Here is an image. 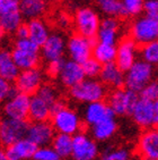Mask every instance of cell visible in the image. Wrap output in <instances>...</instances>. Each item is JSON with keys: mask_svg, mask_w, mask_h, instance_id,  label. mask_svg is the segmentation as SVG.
<instances>
[{"mask_svg": "<svg viewBox=\"0 0 158 160\" xmlns=\"http://www.w3.org/2000/svg\"><path fill=\"white\" fill-rule=\"evenodd\" d=\"M51 125L55 133L73 136L81 132L84 122L81 116L73 108L59 99L51 107Z\"/></svg>", "mask_w": 158, "mask_h": 160, "instance_id": "cell-1", "label": "cell"}, {"mask_svg": "<svg viewBox=\"0 0 158 160\" xmlns=\"http://www.w3.org/2000/svg\"><path fill=\"white\" fill-rule=\"evenodd\" d=\"M69 97L78 103H91L100 101L107 97V88L98 78L85 77L69 89Z\"/></svg>", "mask_w": 158, "mask_h": 160, "instance_id": "cell-2", "label": "cell"}, {"mask_svg": "<svg viewBox=\"0 0 158 160\" xmlns=\"http://www.w3.org/2000/svg\"><path fill=\"white\" fill-rule=\"evenodd\" d=\"M10 51L12 59L19 71L39 67V64L41 62L40 47L32 42L30 39H21V40L16 39L14 48Z\"/></svg>", "mask_w": 158, "mask_h": 160, "instance_id": "cell-3", "label": "cell"}, {"mask_svg": "<svg viewBox=\"0 0 158 160\" xmlns=\"http://www.w3.org/2000/svg\"><path fill=\"white\" fill-rule=\"evenodd\" d=\"M129 37L138 46H143L147 43L157 41L158 18H152L146 15L136 17L129 28Z\"/></svg>", "mask_w": 158, "mask_h": 160, "instance_id": "cell-4", "label": "cell"}, {"mask_svg": "<svg viewBox=\"0 0 158 160\" xmlns=\"http://www.w3.org/2000/svg\"><path fill=\"white\" fill-rule=\"evenodd\" d=\"M155 77V66L137 59L134 64L124 72V86L127 89L139 93L143 86L151 82Z\"/></svg>", "mask_w": 158, "mask_h": 160, "instance_id": "cell-5", "label": "cell"}, {"mask_svg": "<svg viewBox=\"0 0 158 160\" xmlns=\"http://www.w3.org/2000/svg\"><path fill=\"white\" fill-rule=\"evenodd\" d=\"M72 23L78 34L89 39H95L100 24V16L93 7L82 6L76 10Z\"/></svg>", "mask_w": 158, "mask_h": 160, "instance_id": "cell-6", "label": "cell"}, {"mask_svg": "<svg viewBox=\"0 0 158 160\" xmlns=\"http://www.w3.org/2000/svg\"><path fill=\"white\" fill-rule=\"evenodd\" d=\"M130 115L136 125L141 128H155L158 124V101L139 98Z\"/></svg>", "mask_w": 158, "mask_h": 160, "instance_id": "cell-7", "label": "cell"}, {"mask_svg": "<svg viewBox=\"0 0 158 160\" xmlns=\"http://www.w3.org/2000/svg\"><path fill=\"white\" fill-rule=\"evenodd\" d=\"M70 157L72 160H96L100 157L98 143L87 133H77L72 136Z\"/></svg>", "mask_w": 158, "mask_h": 160, "instance_id": "cell-8", "label": "cell"}, {"mask_svg": "<svg viewBox=\"0 0 158 160\" xmlns=\"http://www.w3.org/2000/svg\"><path fill=\"white\" fill-rule=\"evenodd\" d=\"M138 99L139 96L137 92L127 88H120L109 93L107 97V103L115 116H127L130 115Z\"/></svg>", "mask_w": 158, "mask_h": 160, "instance_id": "cell-9", "label": "cell"}, {"mask_svg": "<svg viewBox=\"0 0 158 160\" xmlns=\"http://www.w3.org/2000/svg\"><path fill=\"white\" fill-rule=\"evenodd\" d=\"M45 80L44 72L39 67L30 68L25 71H19L18 75L15 78V90L21 93L33 96L37 92Z\"/></svg>", "mask_w": 158, "mask_h": 160, "instance_id": "cell-10", "label": "cell"}, {"mask_svg": "<svg viewBox=\"0 0 158 160\" xmlns=\"http://www.w3.org/2000/svg\"><path fill=\"white\" fill-rule=\"evenodd\" d=\"M30 99V96L21 93L15 90L12 96L1 105L2 117L19 120H27Z\"/></svg>", "mask_w": 158, "mask_h": 160, "instance_id": "cell-11", "label": "cell"}, {"mask_svg": "<svg viewBox=\"0 0 158 160\" xmlns=\"http://www.w3.org/2000/svg\"><path fill=\"white\" fill-rule=\"evenodd\" d=\"M94 44V39L75 33L68 39L66 43V51L69 56V59L81 65L91 57Z\"/></svg>", "mask_w": 158, "mask_h": 160, "instance_id": "cell-12", "label": "cell"}, {"mask_svg": "<svg viewBox=\"0 0 158 160\" xmlns=\"http://www.w3.org/2000/svg\"><path fill=\"white\" fill-rule=\"evenodd\" d=\"M27 120L2 117L0 119V142L7 147L24 139L27 132Z\"/></svg>", "mask_w": 158, "mask_h": 160, "instance_id": "cell-13", "label": "cell"}, {"mask_svg": "<svg viewBox=\"0 0 158 160\" xmlns=\"http://www.w3.org/2000/svg\"><path fill=\"white\" fill-rule=\"evenodd\" d=\"M138 56H139V46L130 37H124L120 39V41L116 44L114 62L121 71H128L138 59Z\"/></svg>", "mask_w": 158, "mask_h": 160, "instance_id": "cell-14", "label": "cell"}, {"mask_svg": "<svg viewBox=\"0 0 158 160\" xmlns=\"http://www.w3.org/2000/svg\"><path fill=\"white\" fill-rule=\"evenodd\" d=\"M23 24L18 1L0 0V25L5 33H14L19 25Z\"/></svg>", "mask_w": 158, "mask_h": 160, "instance_id": "cell-15", "label": "cell"}, {"mask_svg": "<svg viewBox=\"0 0 158 160\" xmlns=\"http://www.w3.org/2000/svg\"><path fill=\"white\" fill-rule=\"evenodd\" d=\"M67 41L60 33H50L46 41L40 47V55L46 62L62 60L66 53Z\"/></svg>", "mask_w": 158, "mask_h": 160, "instance_id": "cell-16", "label": "cell"}, {"mask_svg": "<svg viewBox=\"0 0 158 160\" xmlns=\"http://www.w3.org/2000/svg\"><path fill=\"white\" fill-rule=\"evenodd\" d=\"M55 135V131L52 127L51 123L48 122H32L28 123L26 139L30 140L34 145L45 147L51 144L52 140Z\"/></svg>", "mask_w": 158, "mask_h": 160, "instance_id": "cell-17", "label": "cell"}, {"mask_svg": "<svg viewBox=\"0 0 158 160\" xmlns=\"http://www.w3.org/2000/svg\"><path fill=\"white\" fill-rule=\"evenodd\" d=\"M114 117H115V115L113 114V111L109 108V103L106 101H104V100L91 102V103L85 105L81 116L82 122L86 125H88V126L100 123L102 120Z\"/></svg>", "mask_w": 158, "mask_h": 160, "instance_id": "cell-18", "label": "cell"}, {"mask_svg": "<svg viewBox=\"0 0 158 160\" xmlns=\"http://www.w3.org/2000/svg\"><path fill=\"white\" fill-rule=\"evenodd\" d=\"M121 37V23L118 18L115 17H104L100 19V24L98 28L97 42L109 44V46H116L120 41Z\"/></svg>", "mask_w": 158, "mask_h": 160, "instance_id": "cell-19", "label": "cell"}, {"mask_svg": "<svg viewBox=\"0 0 158 160\" xmlns=\"http://www.w3.org/2000/svg\"><path fill=\"white\" fill-rule=\"evenodd\" d=\"M138 153L141 160H158V131L145 129L138 140Z\"/></svg>", "mask_w": 158, "mask_h": 160, "instance_id": "cell-20", "label": "cell"}, {"mask_svg": "<svg viewBox=\"0 0 158 160\" xmlns=\"http://www.w3.org/2000/svg\"><path fill=\"white\" fill-rule=\"evenodd\" d=\"M84 78H85V74H84L81 65L72 62L71 59L62 60L60 72L58 75V80L61 85L67 89H70Z\"/></svg>", "mask_w": 158, "mask_h": 160, "instance_id": "cell-21", "label": "cell"}, {"mask_svg": "<svg viewBox=\"0 0 158 160\" xmlns=\"http://www.w3.org/2000/svg\"><path fill=\"white\" fill-rule=\"evenodd\" d=\"M98 77L106 88L115 90L124 86V72L121 71L115 62L103 65Z\"/></svg>", "mask_w": 158, "mask_h": 160, "instance_id": "cell-22", "label": "cell"}, {"mask_svg": "<svg viewBox=\"0 0 158 160\" xmlns=\"http://www.w3.org/2000/svg\"><path fill=\"white\" fill-rule=\"evenodd\" d=\"M36 148V145H34L30 140L24 138L14 142L12 144L7 145L5 152L8 160H30L33 158Z\"/></svg>", "mask_w": 158, "mask_h": 160, "instance_id": "cell-23", "label": "cell"}, {"mask_svg": "<svg viewBox=\"0 0 158 160\" xmlns=\"http://www.w3.org/2000/svg\"><path fill=\"white\" fill-rule=\"evenodd\" d=\"M118 132V122L115 117L102 120L89 126V135L97 142H107L114 138Z\"/></svg>", "mask_w": 158, "mask_h": 160, "instance_id": "cell-24", "label": "cell"}, {"mask_svg": "<svg viewBox=\"0 0 158 160\" xmlns=\"http://www.w3.org/2000/svg\"><path fill=\"white\" fill-rule=\"evenodd\" d=\"M18 7L23 19L42 18L48 12V3L42 0H19Z\"/></svg>", "mask_w": 158, "mask_h": 160, "instance_id": "cell-25", "label": "cell"}, {"mask_svg": "<svg viewBox=\"0 0 158 160\" xmlns=\"http://www.w3.org/2000/svg\"><path fill=\"white\" fill-rule=\"evenodd\" d=\"M51 117V106L36 94L30 96L28 118L32 122H48Z\"/></svg>", "mask_w": 158, "mask_h": 160, "instance_id": "cell-26", "label": "cell"}, {"mask_svg": "<svg viewBox=\"0 0 158 160\" xmlns=\"http://www.w3.org/2000/svg\"><path fill=\"white\" fill-rule=\"evenodd\" d=\"M26 25L28 30V39L39 47H41L45 42L51 33L48 23L42 18L30 19Z\"/></svg>", "mask_w": 158, "mask_h": 160, "instance_id": "cell-27", "label": "cell"}, {"mask_svg": "<svg viewBox=\"0 0 158 160\" xmlns=\"http://www.w3.org/2000/svg\"><path fill=\"white\" fill-rule=\"evenodd\" d=\"M18 73L19 69L12 59V51L7 48H1L0 49V77L8 82H14Z\"/></svg>", "mask_w": 158, "mask_h": 160, "instance_id": "cell-28", "label": "cell"}, {"mask_svg": "<svg viewBox=\"0 0 158 160\" xmlns=\"http://www.w3.org/2000/svg\"><path fill=\"white\" fill-rule=\"evenodd\" d=\"M116 53V46H109V44H104V43L95 42L93 47V52L91 57L95 58L98 62L102 65L114 62Z\"/></svg>", "mask_w": 158, "mask_h": 160, "instance_id": "cell-29", "label": "cell"}, {"mask_svg": "<svg viewBox=\"0 0 158 160\" xmlns=\"http://www.w3.org/2000/svg\"><path fill=\"white\" fill-rule=\"evenodd\" d=\"M51 147L59 154L61 159L69 158L71 154V148H72V136L55 133L54 138L51 142Z\"/></svg>", "mask_w": 158, "mask_h": 160, "instance_id": "cell-30", "label": "cell"}, {"mask_svg": "<svg viewBox=\"0 0 158 160\" xmlns=\"http://www.w3.org/2000/svg\"><path fill=\"white\" fill-rule=\"evenodd\" d=\"M95 3L105 17H123L121 0H95Z\"/></svg>", "mask_w": 158, "mask_h": 160, "instance_id": "cell-31", "label": "cell"}, {"mask_svg": "<svg viewBox=\"0 0 158 160\" xmlns=\"http://www.w3.org/2000/svg\"><path fill=\"white\" fill-rule=\"evenodd\" d=\"M100 160H131L132 152L127 147H105L100 151Z\"/></svg>", "mask_w": 158, "mask_h": 160, "instance_id": "cell-32", "label": "cell"}, {"mask_svg": "<svg viewBox=\"0 0 158 160\" xmlns=\"http://www.w3.org/2000/svg\"><path fill=\"white\" fill-rule=\"evenodd\" d=\"M140 59L148 64L155 66L158 62V41L147 43L139 49Z\"/></svg>", "mask_w": 158, "mask_h": 160, "instance_id": "cell-33", "label": "cell"}, {"mask_svg": "<svg viewBox=\"0 0 158 160\" xmlns=\"http://www.w3.org/2000/svg\"><path fill=\"white\" fill-rule=\"evenodd\" d=\"M35 94H36V96H39L41 99H43L44 101L48 102L51 107H52V105H53V103H55V102L60 99V97H59L58 89H57L53 84L45 83V82L41 85V88L37 90V92L35 93Z\"/></svg>", "mask_w": 158, "mask_h": 160, "instance_id": "cell-34", "label": "cell"}, {"mask_svg": "<svg viewBox=\"0 0 158 160\" xmlns=\"http://www.w3.org/2000/svg\"><path fill=\"white\" fill-rule=\"evenodd\" d=\"M123 17H138L142 14L143 0H121Z\"/></svg>", "mask_w": 158, "mask_h": 160, "instance_id": "cell-35", "label": "cell"}, {"mask_svg": "<svg viewBox=\"0 0 158 160\" xmlns=\"http://www.w3.org/2000/svg\"><path fill=\"white\" fill-rule=\"evenodd\" d=\"M103 65L98 62L97 60L93 57H91L89 59H87L84 64H81L82 71L85 77H89V78H97L100 76V69H102Z\"/></svg>", "mask_w": 158, "mask_h": 160, "instance_id": "cell-36", "label": "cell"}, {"mask_svg": "<svg viewBox=\"0 0 158 160\" xmlns=\"http://www.w3.org/2000/svg\"><path fill=\"white\" fill-rule=\"evenodd\" d=\"M32 159L33 160H61V158L59 157V154L52 149V147L45 145V147H39V148H36Z\"/></svg>", "mask_w": 158, "mask_h": 160, "instance_id": "cell-37", "label": "cell"}, {"mask_svg": "<svg viewBox=\"0 0 158 160\" xmlns=\"http://www.w3.org/2000/svg\"><path fill=\"white\" fill-rule=\"evenodd\" d=\"M139 98L146 99V100H151V101H157L158 99V83L157 81L152 80L149 82L146 86H143L138 93Z\"/></svg>", "mask_w": 158, "mask_h": 160, "instance_id": "cell-38", "label": "cell"}, {"mask_svg": "<svg viewBox=\"0 0 158 160\" xmlns=\"http://www.w3.org/2000/svg\"><path fill=\"white\" fill-rule=\"evenodd\" d=\"M14 91L15 88L12 85V82H8L0 77V106L12 96Z\"/></svg>", "mask_w": 158, "mask_h": 160, "instance_id": "cell-39", "label": "cell"}, {"mask_svg": "<svg viewBox=\"0 0 158 160\" xmlns=\"http://www.w3.org/2000/svg\"><path fill=\"white\" fill-rule=\"evenodd\" d=\"M143 15L158 18V0H143Z\"/></svg>", "mask_w": 158, "mask_h": 160, "instance_id": "cell-40", "label": "cell"}, {"mask_svg": "<svg viewBox=\"0 0 158 160\" xmlns=\"http://www.w3.org/2000/svg\"><path fill=\"white\" fill-rule=\"evenodd\" d=\"M62 60H63V59H62ZM62 60L48 62V65H46V74L49 75L50 77H52V78H57L59 75V72H60Z\"/></svg>", "mask_w": 158, "mask_h": 160, "instance_id": "cell-41", "label": "cell"}, {"mask_svg": "<svg viewBox=\"0 0 158 160\" xmlns=\"http://www.w3.org/2000/svg\"><path fill=\"white\" fill-rule=\"evenodd\" d=\"M72 23L70 16L68 15L67 12H59V15L57 16V24L62 28H67L70 26V24Z\"/></svg>", "mask_w": 158, "mask_h": 160, "instance_id": "cell-42", "label": "cell"}, {"mask_svg": "<svg viewBox=\"0 0 158 160\" xmlns=\"http://www.w3.org/2000/svg\"><path fill=\"white\" fill-rule=\"evenodd\" d=\"M15 37L17 40H21V39H28V30H27V25L26 24H21L19 25L17 30L14 32Z\"/></svg>", "mask_w": 158, "mask_h": 160, "instance_id": "cell-43", "label": "cell"}, {"mask_svg": "<svg viewBox=\"0 0 158 160\" xmlns=\"http://www.w3.org/2000/svg\"><path fill=\"white\" fill-rule=\"evenodd\" d=\"M0 160H8L7 159L6 152H5V150L2 148H0Z\"/></svg>", "mask_w": 158, "mask_h": 160, "instance_id": "cell-44", "label": "cell"}, {"mask_svg": "<svg viewBox=\"0 0 158 160\" xmlns=\"http://www.w3.org/2000/svg\"><path fill=\"white\" fill-rule=\"evenodd\" d=\"M5 31L2 30V28H1V25H0V43L2 42V40H3V38H5Z\"/></svg>", "mask_w": 158, "mask_h": 160, "instance_id": "cell-45", "label": "cell"}, {"mask_svg": "<svg viewBox=\"0 0 158 160\" xmlns=\"http://www.w3.org/2000/svg\"><path fill=\"white\" fill-rule=\"evenodd\" d=\"M42 1H44L45 3H54L57 1H59V0H42Z\"/></svg>", "mask_w": 158, "mask_h": 160, "instance_id": "cell-46", "label": "cell"}, {"mask_svg": "<svg viewBox=\"0 0 158 160\" xmlns=\"http://www.w3.org/2000/svg\"><path fill=\"white\" fill-rule=\"evenodd\" d=\"M16 1H19V0H16Z\"/></svg>", "mask_w": 158, "mask_h": 160, "instance_id": "cell-47", "label": "cell"}]
</instances>
